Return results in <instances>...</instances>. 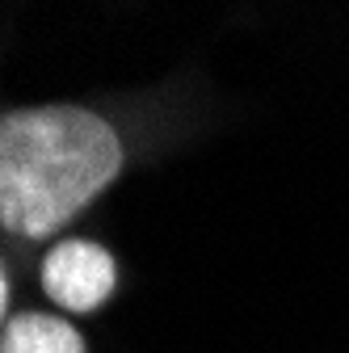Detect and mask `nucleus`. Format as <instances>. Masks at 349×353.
<instances>
[{"mask_svg":"<svg viewBox=\"0 0 349 353\" xmlns=\"http://www.w3.org/2000/svg\"><path fill=\"white\" fill-rule=\"evenodd\" d=\"M122 168V143L80 105L13 110L0 118V228L42 240L80 214Z\"/></svg>","mask_w":349,"mask_h":353,"instance_id":"f257e3e1","label":"nucleus"},{"mask_svg":"<svg viewBox=\"0 0 349 353\" xmlns=\"http://www.w3.org/2000/svg\"><path fill=\"white\" fill-rule=\"evenodd\" d=\"M42 286L68 312H97L114 294V256L93 240H63L42 261Z\"/></svg>","mask_w":349,"mask_h":353,"instance_id":"f03ea898","label":"nucleus"},{"mask_svg":"<svg viewBox=\"0 0 349 353\" xmlns=\"http://www.w3.org/2000/svg\"><path fill=\"white\" fill-rule=\"evenodd\" d=\"M0 353H84V336L59 316L26 312L9 320L5 336H0Z\"/></svg>","mask_w":349,"mask_h":353,"instance_id":"7ed1b4c3","label":"nucleus"},{"mask_svg":"<svg viewBox=\"0 0 349 353\" xmlns=\"http://www.w3.org/2000/svg\"><path fill=\"white\" fill-rule=\"evenodd\" d=\"M5 299H9V282H5V270H0V316H5Z\"/></svg>","mask_w":349,"mask_h":353,"instance_id":"20e7f679","label":"nucleus"}]
</instances>
